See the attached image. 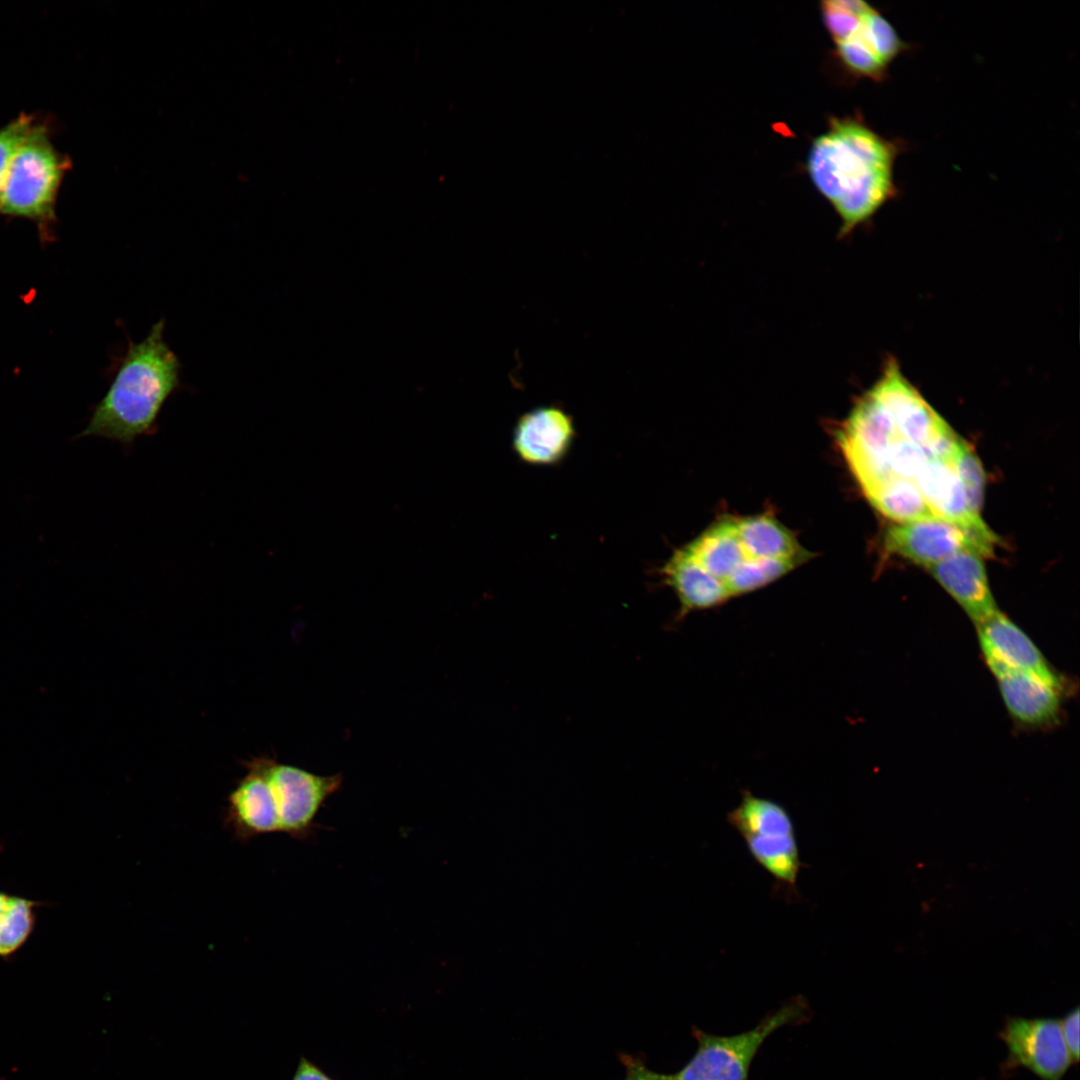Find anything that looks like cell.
<instances>
[{
  "instance_id": "15",
  "label": "cell",
  "mask_w": 1080,
  "mask_h": 1080,
  "mask_svg": "<svg viewBox=\"0 0 1080 1080\" xmlns=\"http://www.w3.org/2000/svg\"><path fill=\"white\" fill-rule=\"evenodd\" d=\"M916 486L932 516L967 527L986 526L980 515L974 514L968 506L954 456L930 459Z\"/></svg>"
},
{
  "instance_id": "9",
  "label": "cell",
  "mask_w": 1080,
  "mask_h": 1080,
  "mask_svg": "<svg viewBox=\"0 0 1080 1080\" xmlns=\"http://www.w3.org/2000/svg\"><path fill=\"white\" fill-rule=\"evenodd\" d=\"M682 549L711 577L721 583L730 597L736 596L745 576L762 560L754 556L739 538L735 517L722 518Z\"/></svg>"
},
{
  "instance_id": "26",
  "label": "cell",
  "mask_w": 1080,
  "mask_h": 1080,
  "mask_svg": "<svg viewBox=\"0 0 1080 1080\" xmlns=\"http://www.w3.org/2000/svg\"><path fill=\"white\" fill-rule=\"evenodd\" d=\"M1079 1017L1077 1007L1060 1020L1062 1035L1073 1063L1079 1060Z\"/></svg>"
},
{
  "instance_id": "24",
  "label": "cell",
  "mask_w": 1080,
  "mask_h": 1080,
  "mask_svg": "<svg viewBox=\"0 0 1080 1080\" xmlns=\"http://www.w3.org/2000/svg\"><path fill=\"white\" fill-rule=\"evenodd\" d=\"M36 120L32 114L20 113L0 127V204L11 160Z\"/></svg>"
},
{
  "instance_id": "13",
  "label": "cell",
  "mask_w": 1080,
  "mask_h": 1080,
  "mask_svg": "<svg viewBox=\"0 0 1080 1080\" xmlns=\"http://www.w3.org/2000/svg\"><path fill=\"white\" fill-rule=\"evenodd\" d=\"M976 625L981 650L994 675L1052 670L1033 641L999 610Z\"/></svg>"
},
{
  "instance_id": "21",
  "label": "cell",
  "mask_w": 1080,
  "mask_h": 1080,
  "mask_svg": "<svg viewBox=\"0 0 1080 1080\" xmlns=\"http://www.w3.org/2000/svg\"><path fill=\"white\" fill-rule=\"evenodd\" d=\"M871 8L860 0H829L821 3L824 25L835 44L850 37Z\"/></svg>"
},
{
  "instance_id": "12",
  "label": "cell",
  "mask_w": 1080,
  "mask_h": 1080,
  "mask_svg": "<svg viewBox=\"0 0 1080 1080\" xmlns=\"http://www.w3.org/2000/svg\"><path fill=\"white\" fill-rule=\"evenodd\" d=\"M224 825L240 842L280 833L272 792L256 761L228 795Z\"/></svg>"
},
{
  "instance_id": "16",
  "label": "cell",
  "mask_w": 1080,
  "mask_h": 1080,
  "mask_svg": "<svg viewBox=\"0 0 1080 1080\" xmlns=\"http://www.w3.org/2000/svg\"><path fill=\"white\" fill-rule=\"evenodd\" d=\"M664 583L675 592L679 617L719 606L731 597L725 587L703 570L683 549L676 550L661 570Z\"/></svg>"
},
{
  "instance_id": "4",
  "label": "cell",
  "mask_w": 1080,
  "mask_h": 1080,
  "mask_svg": "<svg viewBox=\"0 0 1080 1080\" xmlns=\"http://www.w3.org/2000/svg\"><path fill=\"white\" fill-rule=\"evenodd\" d=\"M727 821L741 835L753 859L773 877L777 891L799 898L798 875L806 865L800 859L788 810L775 800L743 790Z\"/></svg>"
},
{
  "instance_id": "2",
  "label": "cell",
  "mask_w": 1080,
  "mask_h": 1080,
  "mask_svg": "<svg viewBox=\"0 0 1080 1080\" xmlns=\"http://www.w3.org/2000/svg\"><path fill=\"white\" fill-rule=\"evenodd\" d=\"M164 332L160 319L144 339L129 340L106 394L77 438L102 437L130 447L156 432L165 403L181 387V362Z\"/></svg>"
},
{
  "instance_id": "3",
  "label": "cell",
  "mask_w": 1080,
  "mask_h": 1080,
  "mask_svg": "<svg viewBox=\"0 0 1080 1080\" xmlns=\"http://www.w3.org/2000/svg\"><path fill=\"white\" fill-rule=\"evenodd\" d=\"M71 166L53 145L48 125L36 120L9 165L0 213L33 221L42 240H48L56 222L59 188Z\"/></svg>"
},
{
  "instance_id": "27",
  "label": "cell",
  "mask_w": 1080,
  "mask_h": 1080,
  "mask_svg": "<svg viewBox=\"0 0 1080 1080\" xmlns=\"http://www.w3.org/2000/svg\"><path fill=\"white\" fill-rule=\"evenodd\" d=\"M292 1080H333L314 1063L302 1057Z\"/></svg>"
},
{
  "instance_id": "11",
  "label": "cell",
  "mask_w": 1080,
  "mask_h": 1080,
  "mask_svg": "<svg viewBox=\"0 0 1080 1080\" xmlns=\"http://www.w3.org/2000/svg\"><path fill=\"white\" fill-rule=\"evenodd\" d=\"M995 677L1008 712L1019 723L1041 727L1057 719L1063 684L1053 670L1005 671Z\"/></svg>"
},
{
  "instance_id": "22",
  "label": "cell",
  "mask_w": 1080,
  "mask_h": 1080,
  "mask_svg": "<svg viewBox=\"0 0 1080 1080\" xmlns=\"http://www.w3.org/2000/svg\"><path fill=\"white\" fill-rule=\"evenodd\" d=\"M836 54L846 70L855 76L879 81L886 74L888 66L856 34L836 43Z\"/></svg>"
},
{
  "instance_id": "20",
  "label": "cell",
  "mask_w": 1080,
  "mask_h": 1080,
  "mask_svg": "<svg viewBox=\"0 0 1080 1080\" xmlns=\"http://www.w3.org/2000/svg\"><path fill=\"white\" fill-rule=\"evenodd\" d=\"M855 34L887 66L906 48L894 27L873 7L865 13Z\"/></svg>"
},
{
  "instance_id": "23",
  "label": "cell",
  "mask_w": 1080,
  "mask_h": 1080,
  "mask_svg": "<svg viewBox=\"0 0 1080 1080\" xmlns=\"http://www.w3.org/2000/svg\"><path fill=\"white\" fill-rule=\"evenodd\" d=\"M954 463L968 506L974 514L980 515L983 503L984 471L978 457L964 440H961L955 452Z\"/></svg>"
},
{
  "instance_id": "17",
  "label": "cell",
  "mask_w": 1080,
  "mask_h": 1080,
  "mask_svg": "<svg viewBox=\"0 0 1080 1080\" xmlns=\"http://www.w3.org/2000/svg\"><path fill=\"white\" fill-rule=\"evenodd\" d=\"M735 521L739 538L754 556L800 563L808 559V552L800 546L792 532L773 516L735 517Z\"/></svg>"
},
{
  "instance_id": "18",
  "label": "cell",
  "mask_w": 1080,
  "mask_h": 1080,
  "mask_svg": "<svg viewBox=\"0 0 1080 1080\" xmlns=\"http://www.w3.org/2000/svg\"><path fill=\"white\" fill-rule=\"evenodd\" d=\"M863 493L875 509L897 523L932 516L917 486L912 482L888 480Z\"/></svg>"
},
{
  "instance_id": "1",
  "label": "cell",
  "mask_w": 1080,
  "mask_h": 1080,
  "mask_svg": "<svg viewBox=\"0 0 1080 1080\" xmlns=\"http://www.w3.org/2000/svg\"><path fill=\"white\" fill-rule=\"evenodd\" d=\"M896 154L894 143L851 118H832L828 130L814 139L808 174L839 215L842 233L867 221L895 195Z\"/></svg>"
},
{
  "instance_id": "19",
  "label": "cell",
  "mask_w": 1080,
  "mask_h": 1080,
  "mask_svg": "<svg viewBox=\"0 0 1080 1080\" xmlns=\"http://www.w3.org/2000/svg\"><path fill=\"white\" fill-rule=\"evenodd\" d=\"M38 902L0 891V958L9 959L29 939Z\"/></svg>"
},
{
  "instance_id": "6",
  "label": "cell",
  "mask_w": 1080,
  "mask_h": 1080,
  "mask_svg": "<svg viewBox=\"0 0 1080 1080\" xmlns=\"http://www.w3.org/2000/svg\"><path fill=\"white\" fill-rule=\"evenodd\" d=\"M997 541L987 526L967 527L930 516L891 526L884 546L888 553L927 568L960 552L990 557Z\"/></svg>"
},
{
  "instance_id": "7",
  "label": "cell",
  "mask_w": 1080,
  "mask_h": 1080,
  "mask_svg": "<svg viewBox=\"0 0 1080 1080\" xmlns=\"http://www.w3.org/2000/svg\"><path fill=\"white\" fill-rule=\"evenodd\" d=\"M275 803L280 833L305 840L317 827L315 818L323 804L342 786L343 776L317 775L270 759L256 760Z\"/></svg>"
},
{
  "instance_id": "28",
  "label": "cell",
  "mask_w": 1080,
  "mask_h": 1080,
  "mask_svg": "<svg viewBox=\"0 0 1080 1080\" xmlns=\"http://www.w3.org/2000/svg\"><path fill=\"white\" fill-rule=\"evenodd\" d=\"M0 1080H5V1078L1 1077Z\"/></svg>"
},
{
  "instance_id": "8",
  "label": "cell",
  "mask_w": 1080,
  "mask_h": 1080,
  "mask_svg": "<svg viewBox=\"0 0 1080 1080\" xmlns=\"http://www.w3.org/2000/svg\"><path fill=\"white\" fill-rule=\"evenodd\" d=\"M999 1035L1008 1050L1007 1069L1024 1067L1041 1080H1061L1073 1064L1058 1019L1008 1017Z\"/></svg>"
},
{
  "instance_id": "14",
  "label": "cell",
  "mask_w": 1080,
  "mask_h": 1080,
  "mask_svg": "<svg viewBox=\"0 0 1080 1080\" xmlns=\"http://www.w3.org/2000/svg\"><path fill=\"white\" fill-rule=\"evenodd\" d=\"M982 559L978 554L966 551L927 567L976 624L998 610Z\"/></svg>"
},
{
  "instance_id": "25",
  "label": "cell",
  "mask_w": 1080,
  "mask_h": 1080,
  "mask_svg": "<svg viewBox=\"0 0 1080 1080\" xmlns=\"http://www.w3.org/2000/svg\"><path fill=\"white\" fill-rule=\"evenodd\" d=\"M620 1060L625 1067L624 1080H673V1075L649 1069L640 1057L622 1054Z\"/></svg>"
},
{
  "instance_id": "10",
  "label": "cell",
  "mask_w": 1080,
  "mask_h": 1080,
  "mask_svg": "<svg viewBox=\"0 0 1080 1080\" xmlns=\"http://www.w3.org/2000/svg\"><path fill=\"white\" fill-rule=\"evenodd\" d=\"M575 437L572 416L557 406H541L523 413L517 419L512 448L526 464L551 466L566 458Z\"/></svg>"
},
{
  "instance_id": "5",
  "label": "cell",
  "mask_w": 1080,
  "mask_h": 1080,
  "mask_svg": "<svg viewBox=\"0 0 1080 1080\" xmlns=\"http://www.w3.org/2000/svg\"><path fill=\"white\" fill-rule=\"evenodd\" d=\"M807 1001L797 996L770 1013L753 1029L731 1036H717L694 1029L697 1050L673 1080H748L751 1063L773 1032L807 1019Z\"/></svg>"
}]
</instances>
